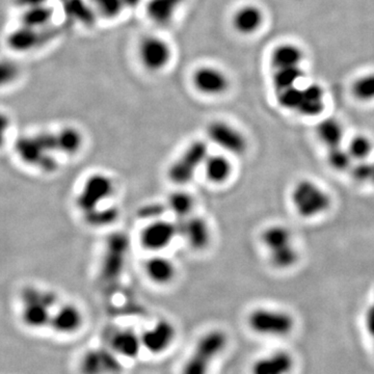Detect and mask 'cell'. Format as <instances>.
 Segmentation results:
<instances>
[{
  "label": "cell",
  "mask_w": 374,
  "mask_h": 374,
  "mask_svg": "<svg viewBox=\"0 0 374 374\" xmlns=\"http://www.w3.org/2000/svg\"><path fill=\"white\" fill-rule=\"evenodd\" d=\"M125 9H135L141 5L143 0H122Z\"/></svg>",
  "instance_id": "obj_43"
},
{
  "label": "cell",
  "mask_w": 374,
  "mask_h": 374,
  "mask_svg": "<svg viewBox=\"0 0 374 374\" xmlns=\"http://www.w3.org/2000/svg\"><path fill=\"white\" fill-rule=\"evenodd\" d=\"M144 271L146 277L158 286L170 284L177 275L176 265L161 254H153L149 257L144 264Z\"/></svg>",
  "instance_id": "obj_16"
},
{
  "label": "cell",
  "mask_w": 374,
  "mask_h": 374,
  "mask_svg": "<svg viewBox=\"0 0 374 374\" xmlns=\"http://www.w3.org/2000/svg\"><path fill=\"white\" fill-rule=\"evenodd\" d=\"M326 161H328L330 168L336 172L351 170V166L355 164V160L351 157L347 148L342 147V146L328 149Z\"/></svg>",
  "instance_id": "obj_34"
},
{
  "label": "cell",
  "mask_w": 374,
  "mask_h": 374,
  "mask_svg": "<svg viewBox=\"0 0 374 374\" xmlns=\"http://www.w3.org/2000/svg\"><path fill=\"white\" fill-rule=\"evenodd\" d=\"M192 82L198 92L209 97L224 95L230 88L227 74L213 66H202L195 70Z\"/></svg>",
  "instance_id": "obj_12"
},
{
  "label": "cell",
  "mask_w": 374,
  "mask_h": 374,
  "mask_svg": "<svg viewBox=\"0 0 374 374\" xmlns=\"http://www.w3.org/2000/svg\"><path fill=\"white\" fill-rule=\"evenodd\" d=\"M295 359L285 349H277L253 362L250 374H293Z\"/></svg>",
  "instance_id": "obj_14"
},
{
  "label": "cell",
  "mask_w": 374,
  "mask_h": 374,
  "mask_svg": "<svg viewBox=\"0 0 374 374\" xmlns=\"http://www.w3.org/2000/svg\"><path fill=\"white\" fill-rule=\"evenodd\" d=\"M208 141L227 155L242 156L248 151V141L239 129L223 120H215L206 126Z\"/></svg>",
  "instance_id": "obj_7"
},
{
  "label": "cell",
  "mask_w": 374,
  "mask_h": 374,
  "mask_svg": "<svg viewBox=\"0 0 374 374\" xmlns=\"http://www.w3.org/2000/svg\"><path fill=\"white\" fill-rule=\"evenodd\" d=\"M353 97L361 102L374 101V73L365 74L351 86Z\"/></svg>",
  "instance_id": "obj_35"
},
{
  "label": "cell",
  "mask_w": 374,
  "mask_h": 374,
  "mask_svg": "<svg viewBox=\"0 0 374 374\" xmlns=\"http://www.w3.org/2000/svg\"><path fill=\"white\" fill-rule=\"evenodd\" d=\"M229 338L225 331L215 328L205 333L185 362L181 374H209L213 364L227 348Z\"/></svg>",
  "instance_id": "obj_3"
},
{
  "label": "cell",
  "mask_w": 374,
  "mask_h": 374,
  "mask_svg": "<svg viewBox=\"0 0 374 374\" xmlns=\"http://www.w3.org/2000/svg\"><path fill=\"white\" fill-rule=\"evenodd\" d=\"M94 9L106 19L118 18L125 9L122 0H88Z\"/></svg>",
  "instance_id": "obj_37"
},
{
  "label": "cell",
  "mask_w": 374,
  "mask_h": 374,
  "mask_svg": "<svg viewBox=\"0 0 374 374\" xmlns=\"http://www.w3.org/2000/svg\"><path fill=\"white\" fill-rule=\"evenodd\" d=\"M0 75L3 84L10 83L13 81L18 75V68L15 63L9 61H3L0 66Z\"/></svg>",
  "instance_id": "obj_40"
},
{
  "label": "cell",
  "mask_w": 374,
  "mask_h": 374,
  "mask_svg": "<svg viewBox=\"0 0 374 374\" xmlns=\"http://www.w3.org/2000/svg\"><path fill=\"white\" fill-rule=\"evenodd\" d=\"M55 308L41 299L22 302L21 320L32 330L49 328Z\"/></svg>",
  "instance_id": "obj_17"
},
{
  "label": "cell",
  "mask_w": 374,
  "mask_h": 374,
  "mask_svg": "<svg viewBox=\"0 0 374 374\" xmlns=\"http://www.w3.org/2000/svg\"><path fill=\"white\" fill-rule=\"evenodd\" d=\"M57 153L63 155H76L83 146V135L73 126H66L55 131Z\"/></svg>",
  "instance_id": "obj_28"
},
{
  "label": "cell",
  "mask_w": 374,
  "mask_h": 374,
  "mask_svg": "<svg viewBox=\"0 0 374 374\" xmlns=\"http://www.w3.org/2000/svg\"><path fill=\"white\" fill-rule=\"evenodd\" d=\"M179 236L194 250H204L210 246L213 231L204 217L190 215L186 219H177Z\"/></svg>",
  "instance_id": "obj_11"
},
{
  "label": "cell",
  "mask_w": 374,
  "mask_h": 374,
  "mask_svg": "<svg viewBox=\"0 0 374 374\" xmlns=\"http://www.w3.org/2000/svg\"><path fill=\"white\" fill-rule=\"evenodd\" d=\"M371 184L374 185V161H373V172H372Z\"/></svg>",
  "instance_id": "obj_44"
},
{
  "label": "cell",
  "mask_w": 374,
  "mask_h": 374,
  "mask_svg": "<svg viewBox=\"0 0 374 374\" xmlns=\"http://www.w3.org/2000/svg\"><path fill=\"white\" fill-rule=\"evenodd\" d=\"M55 15V9L48 5L24 9L21 17V26L26 28L41 30L50 23Z\"/></svg>",
  "instance_id": "obj_31"
},
{
  "label": "cell",
  "mask_w": 374,
  "mask_h": 374,
  "mask_svg": "<svg viewBox=\"0 0 374 374\" xmlns=\"http://www.w3.org/2000/svg\"><path fill=\"white\" fill-rule=\"evenodd\" d=\"M246 324L254 334L267 338H284L295 328L293 314L277 308L258 307L246 317Z\"/></svg>",
  "instance_id": "obj_4"
},
{
  "label": "cell",
  "mask_w": 374,
  "mask_h": 374,
  "mask_svg": "<svg viewBox=\"0 0 374 374\" xmlns=\"http://www.w3.org/2000/svg\"><path fill=\"white\" fill-rule=\"evenodd\" d=\"M42 41L41 30L21 26L8 36L7 44L12 50L24 53L30 52L40 46Z\"/></svg>",
  "instance_id": "obj_22"
},
{
  "label": "cell",
  "mask_w": 374,
  "mask_h": 374,
  "mask_svg": "<svg viewBox=\"0 0 374 374\" xmlns=\"http://www.w3.org/2000/svg\"><path fill=\"white\" fill-rule=\"evenodd\" d=\"M116 192L112 177L104 173L90 175L76 197V206L82 215L110 202Z\"/></svg>",
  "instance_id": "obj_6"
},
{
  "label": "cell",
  "mask_w": 374,
  "mask_h": 374,
  "mask_svg": "<svg viewBox=\"0 0 374 374\" xmlns=\"http://www.w3.org/2000/svg\"><path fill=\"white\" fill-rule=\"evenodd\" d=\"M79 371L81 374H118L122 371V363L112 349L90 348L80 359Z\"/></svg>",
  "instance_id": "obj_10"
},
{
  "label": "cell",
  "mask_w": 374,
  "mask_h": 374,
  "mask_svg": "<svg viewBox=\"0 0 374 374\" xmlns=\"http://www.w3.org/2000/svg\"><path fill=\"white\" fill-rule=\"evenodd\" d=\"M209 154L208 143L206 141H193L168 166L166 170L168 180L178 186L190 184L197 173L203 168Z\"/></svg>",
  "instance_id": "obj_5"
},
{
  "label": "cell",
  "mask_w": 374,
  "mask_h": 374,
  "mask_svg": "<svg viewBox=\"0 0 374 374\" xmlns=\"http://www.w3.org/2000/svg\"><path fill=\"white\" fill-rule=\"evenodd\" d=\"M15 152L21 161L37 168H39L47 156L51 155L41 146L36 135L19 137L15 143Z\"/></svg>",
  "instance_id": "obj_19"
},
{
  "label": "cell",
  "mask_w": 374,
  "mask_h": 374,
  "mask_svg": "<svg viewBox=\"0 0 374 374\" xmlns=\"http://www.w3.org/2000/svg\"><path fill=\"white\" fill-rule=\"evenodd\" d=\"M316 137L320 143L326 146V149L339 147L342 146L344 141V127L336 118L330 117L324 119L316 126Z\"/></svg>",
  "instance_id": "obj_26"
},
{
  "label": "cell",
  "mask_w": 374,
  "mask_h": 374,
  "mask_svg": "<svg viewBox=\"0 0 374 374\" xmlns=\"http://www.w3.org/2000/svg\"><path fill=\"white\" fill-rule=\"evenodd\" d=\"M324 108V90L319 84L311 83L303 88V100L297 110V114L313 118L322 114Z\"/></svg>",
  "instance_id": "obj_24"
},
{
  "label": "cell",
  "mask_w": 374,
  "mask_h": 374,
  "mask_svg": "<svg viewBox=\"0 0 374 374\" xmlns=\"http://www.w3.org/2000/svg\"><path fill=\"white\" fill-rule=\"evenodd\" d=\"M304 77L303 70L301 67L283 68L275 70L273 74V86L277 92L286 88L297 86V82Z\"/></svg>",
  "instance_id": "obj_33"
},
{
  "label": "cell",
  "mask_w": 374,
  "mask_h": 374,
  "mask_svg": "<svg viewBox=\"0 0 374 374\" xmlns=\"http://www.w3.org/2000/svg\"><path fill=\"white\" fill-rule=\"evenodd\" d=\"M48 0H17V3L24 9L28 8L40 7V6L47 5Z\"/></svg>",
  "instance_id": "obj_42"
},
{
  "label": "cell",
  "mask_w": 374,
  "mask_h": 374,
  "mask_svg": "<svg viewBox=\"0 0 374 374\" xmlns=\"http://www.w3.org/2000/svg\"><path fill=\"white\" fill-rule=\"evenodd\" d=\"M166 204L168 213H173L177 219H182L193 215L196 200L190 193L178 190L168 195Z\"/></svg>",
  "instance_id": "obj_29"
},
{
  "label": "cell",
  "mask_w": 374,
  "mask_h": 374,
  "mask_svg": "<svg viewBox=\"0 0 374 374\" xmlns=\"http://www.w3.org/2000/svg\"><path fill=\"white\" fill-rule=\"evenodd\" d=\"M262 11L256 6L246 5L239 8L232 18V26L236 32L244 36L256 32L263 23Z\"/></svg>",
  "instance_id": "obj_20"
},
{
  "label": "cell",
  "mask_w": 374,
  "mask_h": 374,
  "mask_svg": "<svg viewBox=\"0 0 374 374\" xmlns=\"http://www.w3.org/2000/svg\"><path fill=\"white\" fill-rule=\"evenodd\" d=\"M61 3L63 13L69 19L86 26L96 23L97 12L88 0H61Z\"/></svg>",
  "instance_id": "obj_25"
},
{
  "label": "cell",
  "mask_w": 374,
  "mask_h": 374,
  "mask_svg": "<svg viewBox=\"0 0 374 374\" xmlns=\"http://www.w3.org/2000/svg\"><path fill=\"white\" fill-rule=\"evenodd\" d=\"M234 166L229 155L225 153L209 154L203 166L205 179L210 184H226L233 175Z\"/></svg>",
  "instance_id": "obj_18"
},
{
  "label": "cell",
  "mask_w": 374,
  "mask_h": 374,
  "mask_svg": "<svg viewBox=\"0 0 374 374\" xmlns=\"http://www.w3.org/2000/svg\"><path fill=\"white\" fill-rule=\"evenodd\" d=\"M351 176L353 180L360 184H367L371 183L372 172H373V161L363 160V161H355L351 166Z\"/></svg>",
  "instance_id": "obj_38"
},
{
  "label": "cell",
  "mask_w": 374,
  "mask_h": 374,
  "mask_svg": "<svg viewBox=\"0 0 374 374\" xmlns=\"http://www.w3.org/2000/svg\"><path fill=\"white\" fill-rule=\"evenodd\" d=\"M179 236L177 222L166 219L148 222L139 233L141 248L152 254H160L168 248Z\"/></svg>",
  "instance_id": "obj_8"
},
{
  "label": "cell",
  "mask_w": 374,
  "mask_h": 374,
  "mask_svg": "<svg viewBox=\"0 0 374 374\" xmlns=\"http://www.w3.org/2000/svg\"><path fill=\"white\" fill-rule=\"evenodd\" d=\"M120 210L116 205L108 204L98 207L94 210L84 213L83 219L86 224L92 228H106L118 221Z\"/></svg>",
  "instance_id": "obj_30"
},
{
  "label": "cell",
  "mask_w": 374,
  "mask_h": 374,
  "mask_svg": "<svg viewBox=\"0 0 374 374\" xmlns=\"http://www.w3.org/2000/svg\"><path fill=\"white\" fill-rule=\"evenodd\" d=\"M176 328L172 322L161 319L141 335L143 348L152 355L166 353L176 339Z\"/></svg>",
  "instance_id": "obj_13"
},
{
  "label": "cell",
  "mask_w": 374,
  "mask_h": 374,
  "mask_svg": "<svg viewBox=\"0 0 374 374\" xmlns=\"http://www.w3.org/2000/svg\"><path fill=\"white\" fill-rule=\"evenodd\" d=\"M166 213H168V210L166 203H148L137 210V217L145 221L152 222L164 219Z\"/></svg>",
  "instance_id": "obj_39"
},
{
  "label": "cell",
  "mask_w": 374,
  "mask_h": 374,
  "mask_svg": "<svg viewBox=\"0 0 374 374\" xmlns=\"http://www.w3.org/2000/svg\"><path fill=\"white\" fill-rule=\"evenodd\" d=\"M260 239L268 255L269 262L275 268L289 269L299 262V252L295 237L286 226H268L263 230Z\"/></svg>",
  "instance_id": "obj_2"
},
{
  "label": "cell",
  "mask_w": 374,
  "mask_h": 374,
  "mask_svg": "<svg viewBox=\"0 0 374 374\" xmlns=\"http://www.w3.org/2000/svg\"><path fill=\"white\" fill-rule=\"evenodd\" d=\"M364 324H365L368 336L374 343V295L372 303L368 306L367 310H366L365 316H364Z\"/></svg>",
  "instance_id": "obj_41"
},
{
  "label": "cell",
  "mask_w": 374,
  "mask_h": 374,
  "mask_svg": "<svg viewBox=\"0 0 374 374\" xmlns=\"http://www.w3.org/2000/svg\"><path fill=\"white\" fill-rule=\"evenodd\" d=\"M304 59V52L302 48L291 43H284L273 49L271 53L270 61L273 68L299 67Z\"/></svg>",
  "instance_id": "obj_27"
},
{
  "label": "cell",
  "mask_w": 374,
  "mask_h": 374,
  "mask_svg": "<svg viewBox=\"0 0 374 374\" xmlns=\"http://www.w3.org/2000/svg\"><path fill=\"white\" fill-rule=\"evenodd\" d=\"M346 148L355 162L363 161L369 159L374 150V144L368 135H357L351 137Z\"/></svg>",
  "instance_id": "obj_32"
},
{
  "label": "cell",
  "mask_w": 374,
  "mask_h": 374,
  "mask_svg": "<svg viewBox=\"0 0 374 374\" xmlns=\"http://www.w3.org/2000/svg\"><path fill=\"white\" fill-rule=\"evenodd\" d=\"M83 314L77 306L61 304L53 311L49 328L57 334H75L83 326Z\"/></svg>",
  "instance_id": "obj_15"
},
{
  "label": "cell",
  "mask_w": 374,
  "mask_h": 374,
  "mask_svg": "<svg viewBox=\"0 0 374 374\" xmlns=\"http://www.w3.org/2000/svg\"><path fill=\"white\" fill-rule=\"evenodd\" d=\"M110 349L119 357L135 359L143 348L141 336L130 330H120L114 333L110 341Z\"/></svg>",
  "instance_id": "obj_21"
},
{
  "label": "cell",
  "mask_w": 374,
  "mask_h": 374,
  "mask_svg": "<svg viewBox=\"0 0 374 374\" xmlns=\"http://www.w3.org/2000/svg\"><path fill=\"white\" fill-rule=\"evenodd\" d=\"M277 102L285 110H293L297 112L303 100V88L299 86L279 90L277 95Z\"/></svg>",
  "instance_id": "obj_36"
},
{
  "label": "cell",
  "mask_w": 374,
  "mask_h": 374,
  "mask_svg": "<svg viewBox=\"0 0 374 374\" xmlns=\"http://www.w3.org/2000/svg\"><path fill=\"white\" fill-rule=\"evenodd\" d=\"M137 55L144 69L151 73H157L168 67L172 61L173 50L164 39L147 36L139 43Z\"/></svg>",
  "instance_id": "obj_9"
},
{
  "label": "cell",
  "mask_w": 374,
  "mask_h": 374,
  "mask_svg": "<svg viewBox=\"0 0 374 374\" xmlns=\"http://www.w3.org/2000/svg\"><path fill=\"white\" fill-rule=\"evenodd\" d=\"M184 0H148L146 13L148 18L158 26H168L172 22Z\"/></svg>",
  "instance_id": "obj_23"
},
{
  "label": "cell",
  "mask_w": 374,
  "mask_h": 374,
  "mask_svg": "<svg viewBox=\"0 0 374 374\" xmlns=\"http://www.w3.org/2000/svg\"><path fill=\"white\" fill-rule=\"evenodd\" d=\"M291 201L295 213L306 219H317L326 215L333 200L330 193L311 179L297 181L291 193Z\"/></svg>",
  "instance_id": "obj_1"
}]
</instances>
